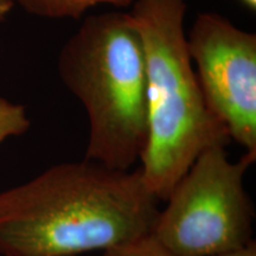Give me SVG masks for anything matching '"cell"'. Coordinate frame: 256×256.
Listing matches in <instances>:
<instances>
[{"label": "cell", "mask_w": 256, "mask_h": 256, "mask_svg": "<svg viewBox=\"0 0 256 256\" xmlns=\"http://www.w3.org/2000/svg\"><path fill=\"white\" fill-rule=\"evenodd\" d=\"M159 200L140 168L83 159L0 192V255L76 256L151 234Z\"/></svg>", "instance_id": "cell-1"}, {"label": "cell", "mask_w": 256, "mask_h": 256, "mask_svg": "<svg viewBox=\"0 0 256 256\" xmlns=\"http://www.w3.org/2000/svg\"><path fill=\"white\" fill-rule=\"evenodd\" d=\"M132 16L142 40L147 78V140L142 174L159 202L166 200L198 156L232 142L206 104L192 66L185 0H134Z\"/></svg>", "instance_id": "cell-2"}, {"label": "cell", "mask_w": 256, "mask_h": 256, "mask_svg": "<svg viewBox=\"0 0 256 256\" xmlns=\"http://www.w3.org/2000/svg\"><path fill=\"white\" fill-rule=\"evenodd\" d=\"M57 68L87 112L84 158L130 170L147 140L145 52L132 16L113 10L86 17L60 49Z\"/></svg>", "instance_id": "cell-3"}, {"label": "cell", "mask_w": 256, "mask_h": 256, "mask_svg": "<svg viewBox=\"0 0 256 256\" xmlns=\"http://www.w3.org/2000/svg\"><path fill=\"white\" fill-rule=\"evenodd\" d=\"M256 159L232 162L226 147L202 152L159 210L153 236L174 256H215L252 241L254 206L243 179Z\"/></svg>", "instance_id": "cell-4"}, {"label": "cell", "mask_w": 256, "mask_h": 256, "mask_svg": "<svg viewBox=\"0 0 256 256\" xmlns=\"http://www.w3.org/2000/svg\"><path fill=\"white\" fill-rule=\"evenodd\" d=\"M206 104L230 139L256 153V34L204 12L186 36Z\"/></svg>", "instance_id": "cell-5"}, {"label": "cell", "mask_w": 256, "mask_h": 256, "mask_svg": "<svg viewBox=\"0 0 256 256\" xmlns=\"http://www.w3.org/2000/svg\"><path fill=\"white\" fill-rule=\"evenodd\" d=\"M28 14L46 19H80L89 8L106 5L126 8L134 0H12Z\"/></svg>", "instance_id": "cell-6"}, {"label": "cell", "mask_w": 256, "mask_h": 256, "mask_svg": "<svg viewBox=\"0 0 256 256\" xmlns=\"http://www.w3.org/2000/svg\"><path fill=\"white\" fill-rule=\"evenodd\" d=\"M26 110L23 104L0 98V144L10 136H18L30 128Z\"/></svg>", "instance_id": "cell-7"}, {"label": "cell", "mask_w": 256, "mask_h": 256, "mask_svg": "<svg viewBox=\"0 0 256 256\" xmlns=\"http://www.w3.org/2000/svg\"><path fill=\"white\" fill-rule=\"evenodd\" d=\"M104 256H174L156 240L153 234L140 236L130 241L104 250Z\"/></svg>", "instance_id": "cell-8"}, {"label": "cell", "mask_w": 256, "mask_h": 256, "mask_svg": "<svg viewBox=\"0 0 256 256\" xmlns=\"http://www.w3.org/2000/svg\"><path fill=\"white\" fill-rule=\"evenodd\" d=\"M215 256H256V243L254 240H252L250 243H248L244 247L235 249V250L222 252V254Z\"/></svg>", "instance_id": "cell-9"}, {"label": "cell", "mask_w": 256, "mask_h": 256, "mask_svg": "<svg viewBox=\"0 0 256 256\" xmlns=\"http://www.w3.org/2000/svg\"><path fill=\"white\" fill-rule=\"evenodd\" d=\"M14 8V4L12 0H0V22L8 17V14Z\"/></svg>", "instance_id": "cell-10"}, {"label": "cell", "mask_w": 256, "mask_h": 256, "mask_svg": "<svg viewBox=\"0 0 256 256\" xmlns=\"http://www.w3.org/2000/svg\"><path fill=\"white\" fill-rule=\"evenodd\" d=\"M243 6L250 10V11H255L256 10V0H240Z\"/></svg>", "instance_id": "cell-11"}]
</instances>
